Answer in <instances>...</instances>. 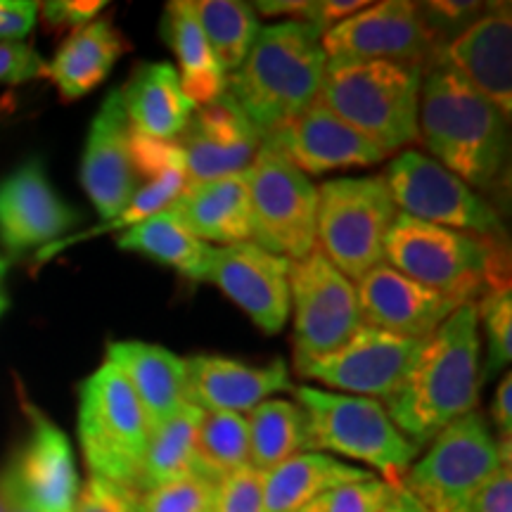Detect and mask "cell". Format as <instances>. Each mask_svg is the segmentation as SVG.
Wrapping results in <instances>:
<instances>
[{"label":"cell","mask_w":512,"mask_h":512,"mask_svg":"<svg viewBox=\"0 0 512 512\" xmlns=\"http://www.w3.org/2000/svg\"><path fill=\"white\" fill-rule=\"evenodd\" d=\"M482 384L477 306L463 304L425 339L411 375L384 408L403 437L420 448L451 422L477 411Z\"/></svg>","instance_id":"cell-1"},{"label":"cell","mask_w":512,"mask_h":512,"mask_svg":"<svg viewBox=\"0 0 512 512\" xmlns=\"http://www.w3.org/2000/svg\"><path fill=\"white\" fill-rule=\"evenodd\" d=\"M320 38L323 34L306 22L268 24L242 67L226 79V95L264 136L318 100L328 64Z\"/></svg>","instance_id":"cell-2"},{"label":"cell","mask_w":512,"mask_h":512,"mask_svg":"<svg viewBox=\"0 0 512 512\" xmlns=\"http://www.w3.org/2000/svg\"><path fill=\"white\" fill-rule=\"evenodd\" d=\"M418 133L437 162L467 185H491L508 159V119L444 64L422 74Z\"/></svg>","instance_id":"cell-3"},{"label":"cell","mask_w":512,"mask_h":512,"mask_svg":"<svg viewBox=\"0 0 512 512\" xmlns=\"http://www.w3.org/2000/svg\"><path fill=\"white\" fill-rule=\"evenodd\" d=\"M384 261L458 306L477 304L486 292L510 287L503 240L434 226L401 211L384 242Z\"/></svg>","instance_id":"cell-4"},{"label":"cell","mask_w":512,"mask_h":512,"mask_svg":"<svg viewBox=\"0 0 512 512\" xmlns=\"http://www.w3.org/2000/svg\"><path fill=\"white\" fill-rule=\"evenodd\" d=\"M422 69L384 60H328L318 102L384 155L420 140Z\"/></svg>","instance_id":"cell-5"},{"label":"cell","mask_w":512,"mask_h":512,"mask_svg":"<svg viewBox=\"0 0 512 512\" xmlns=\"http://www.w3.org/2000/svg\"><path fill=\"white\" fill-rule=\"evenodd\" d=\"M294 394L306 415V448L366 463L384 482L401 486L420 448L403 437L382 401L313 387H294Z\"/></svg>","instance_id":"cell-6"},{"label":"cell","mask_w":512,"mask_h":512,"mask_svg":"<svg viewBox=\"0 0 512 512\" xmlns=\"http://www.w3.org/2000/svg\"><path fill=\"white\" fill-rule=\"evenodd\" d=\"M396 209L382 176L325 181L318 188L316 249L339 273L361 280L384 261Z\"/></svg>","instance_id":"cell-7"},{"label":"cell","mask_w":512,"mask_h":512,"mask_svg":"<svg viewBox=\"0 0 512 512\" xmlns=\"http://www.w3.org/2000/svg\"><path fill=\"white\" fill-rule=\"evenodd\" d=\"M150 434V422L117 366L102 363L83 380L79 441L93 477L136 489Z\"/></svg>","instance_id":"cell-8"},{"label":"cell","mask_w":512,"mask_h":512,"mask_svg":"<svg viewBox=\"0 0 512 512\" xmlns=\"http://www.w3.org/2000/svg\"><path fill=\"white\" fill-rule=\"evenodd\" d=\"M505 465L501 448L482 413H467L430 441L401 479L430 512H467L477 491Z\"/></svg>","instance_id":"cell-9"},{"label":"cell","mask_w":512,"mask_h":512,"mask_svg":"<svg viewBox=\"0 0 512 512\" xmlns=\"http://www.w3.org/2000/svg\"><path fill=\"white\" fill-rule=\"evenodd\" d=\"M252 238L268 252L299 261L316 249L318 188L283 150L264 138L247 169Z\"/></svg>","instance_id":"cell-10"},{"label":"cell","mask_w":512,"mask_h":512,"mask_svg":"<svg viewBox=\"0 0 512 512\" xmlns=\"http://www.w3.org/2000/svg\"><path fill=\"white\" fill-rule=\"evenodd\" d=\"M290 302H294V370L299 375L342 349L363 328L356 285L318 249L290 261Z\"/></svg>","instance_id":"cell-11"},{"label":"cell","mask_w":512,"mask_h":512,"mask_svg":"<svg viewBox=\"0 0 512 512\" xmlns=\"http://www.w3.org/2000/svg\"><path fill=\"white\" fill-rule=\"evenodd\" d=\"M382 178L392 192L396 209L411 219L484 238H505L496 209L437 159L418 150H403L389 162Z\"/></svg>","instance_id":"cell-12"},{"label":"cell","mask_w":512,"mask_h":512,"mask_svg":"<svg viewBox=\"0 0 512 512\" xmlns=\"http://www.w3.org/2000/svg\"><path fill=\"white\" fill-rule=\"evenodd\" d=\"M328 60H384L434 67L439 46L418 3L384 0L335 24L320 38Z\"/></svg>","instance_id":"cell-13"},{"label":"cell","mask_w":512,"mask_h":512,"mask_svg":"<svg viewBox=\"0 0 512 512\" xmlns=\"http://www.w3.org/2000/svg\"><path fill=\"white\" fill-rule=\"evenodd\" d=\"M422 344L425 342L363 325L342 349L313 363L302 377L342 389L351 396H368L389 403L411 375Z\"/></svg>","instance_id":"cell-14"},{"label":"cell","mask_w":512,"mask_h":512,"mask_svg":"<svg viewBox=\"0 0 512 512\" xmlns=\"http://www.w3.org/2000/svg\"><path fill=\"white\" fill-rule=\"evenodd\" d=\"M259 325L266 335L285 328L290 316V261L256 242L216 247L204 275Z\"/></svg>","instance_id":"cell-15"},{"label":"cell","mask_w":512,"mask_h":512,"mask_svg":"<svg viewBox=\"0 0 512 512\" xmlns=\"http://www.w3.org/2000/svg\"><path fill=\"white\" fill-rule=\"evenodd\" d=\"M264 133L226 93L209 105L195 107L188 126L174 138L183 155L188 185L242 174L252 166Z\"/></svg>","instance_id":"cell-16"},{"label":"cell","mask_w":512,"mask_h":512,"mask_svg":"<svg viewBox=\"0 0 512 512\" xmlns=\"http://www.w3.org/2000/svg\"><path fill=\"white\" fill-rule=\"evenodd\" d=\"M81 223V214L57 195L38 159L0 181V245L17 256L48 247Z\"/></svg>","instance_id":"cell-17"},{"label":"cell","mask_w":512,"mask_h":512,"mask_svg":"<svg viewBox=\"0 0 512 512\" xmlns=\"http://www.w3.org/2000/svg\"><path fill=\"white\" fill-rule=\"evenodd\" d=\"M356 294L363 325L418 342L430 339L458 309L444 294L415 283L387 264L363 275Z\"/></svg>","instance_id":"cell-18"},{"label":"cell","mask_w":512,"mask_h":512,"mask_svg":"<svg viewBox=\"0 0 512 512\" xmlns=\"http://www.w3.org/2000/svg\"><path fill=\"white\" fill-rule=\"evenodd\" d=\"M81 185L100 214V223L117 219L136 195L138 174L128 152V117L121 91L107 93L95 114L81 162Z\"/></svg>","instance_id":"cell-19"},{"label":"cell","mask_w":512,"mask_h":512,"mask_svg":"<svg viewBox=\"0 0 512 512\" xmlns=\"http://www.w3.org/2000/svg\"><path fill=\"white\" fill-rule=\"evenodd\" d=\"M453 69L505 119L512 112V15L496 3L441 50L437 62Z\"/></svg>","instance_id":"cell-20"},{"label":"cell","mask_w":512,"mask_h":512,"mask_svg":"<svg viewBox=\"0 0 512 512\" xmlns=\"http://www.w3.org/2000/svg\"><path fill=\"white\" fill-rule=\"evenodd\" d=\"M268 138L306 176L354 169V166H373L387 157L380 147L370 143L366 136H361L356 128H351L318 100Z\"/></svg>","instance_id":"cell-21"},{"label":"cell","mask_w":512,"mask_h":512,"mask_svg":"<svg viewBox=\"0 0 512 512\" xmlns=\"http://www.w3.org/2000/svg\"><path fill=\"white\" fill-rule=\"evenodd\" d=\"M185 399L202 411L249 413L275 392H294L283 358L268 366H249L226 356L200 354L185 358Z\"/></svg>","instance_id":"cell-22"},{"label":"cell","mask_w":512,"mask_h":512,"mask_svg":"<svg viewBox=\"0 0 512 512\" xmlns=\"http://www.w3.org/2000/svg\"><path fill=\"white\" fill-rule=\"evenodd\" d=\"M31 434L10 463L22 503L36 512H72L81 482L67 434L46 415L31 411Z\"/></svg>","instance_id":"cell-23"},{"label":"cell","mask_w":512,"mask_h":512,"mask_svg":"<svg viewBox=\"0 0 512 512\" xmlns=\"http://www.w3.org/2000/svg\"><path fill=\"white\" fill-rule=\"evenodd\" d=\"M174 219L202 242L223 247L252 238V202L247 171L207 183L185 185L181 195L166 207Z\"/></svg>","instance_id":"cell-24"},{"label":"cell","mask_w":512,"mask_h":512,"mask_svg":"<svg viewBox=\"0 0 512 512\" xmlns=\"http://www.w3.org/2000/svg\"><path fill=\"white\" fill-rule=\"evenodd\" d=\"M107 358L126 377L150 422V430L162 427L188 403V368L185 358L176 356L174 351L147 342H112L107 347Z\"/></svg>","instance_id":"cell-25"},{"label":"cell","mask_w":512,"mask_h":512,"mask_svg":"<svg viewBox=\"0 0 512 512\" xmlns=\"http://www.w3.org/2000/svg\"><path fill=\"white\" fill-rule=\"evenodd\" d=\"M121 98L128 126L157 140H174L195 112L181 88L178 69L169 62L138 64Z\"/></svg>","instance_id":"cell-26"},{"label":"cell","mask_w":512,"mask_h":512,"mask_svg":"<svg viewBox=\"0 0 512 512\" xmlns=\"http://www.w3.org/2000/svg\"><path fill=\"white\" fill-rule=\"evenodd\" d=\"M128 50L126 38L100 19L74 29L48 62V76L64 100H79L100 86Z\"/></svg>","instance_id":"cell-27"},{"label":"cell","mask_w":512,"mask_h":512,"mask_svg":"<svg viewBox=\"0 0 512 512\" xmlns=\"http://www.w3.org/2000/svg\"><path fill=\"white\" fill-rule=\"evenodd\" d=\"M164 38L181 62V88L195 107L209 105L226 93L228 74L211 53L192 0H174L164 12Z\"/></svg>","instance_id":"cell-28"},{"label":"cell","mask_w":512,"mask_h":512,"mask_svg":"<svg viewBox=\"0 0 512 512\" xmlns=\"http://www.w3.org/2000/svg\"><path fill=\"white\" fill-rule=\"evenodd\" d=\"M370 477V470L351 467L325 453H299L264 475V512H299L335 486Z\"/></svg>","instance_id":"cell-29"},{"label":"cell","mask_w":512,"mask_h":512,"mask_svg":"<svg viewBox=\"0 0 512 512\" xmlns=\"http://www.w3.org/2000/svg\"><path fill=\"white\" fill-rule=\"evenodd\" d=\"M117 245L126 252L145 254L147 259L176 268L192 280H204L216 252V247L190 235L166 209L126 228L117 238Z\"/></svg>","instance_id":"cell-30"},{"label":"cell","mask_w":512,"mask_h":512,"mask_svg":"<svg viewBox=\"0 0 512 512\" xmlns=\"http://www.w3.org/2000/svg\"><path fill=\"white\" fill-rule=\"evenodd\" d=\"M202 413V408L185 403L174 418L166 420L157 430H152L136 482L138 494L197 472L195 437Z\"/></svg>","instance_id":"cell-31"},{"label":"cell","mask_w":512,"mask_h":512,"mask_svg":"<svg viewBox=\"0 0 512 512\" xmlns=\"http://www.w3.org/2000/svg\"><path fill=\"white\" fill-rule=\"evenodd\" d=\"M249 465L271 472L306 448V415L297 403L266 399L247 415Z\"/></svg>","instance_id":"cell-32"},{"label":"cell","mask_w":512,"mask_h":512,"mask_svg":"<svg viewBox=\"0 0 512 512\" xmlns=\"http://www.w3.org/2000/svg\"><path fill=\"white\" fill-rule=\"evenodd\" d=\"M192 8L223 72L228 76L238 72L261 31L252 5L240 0H192Z\"/></svg>","instance_id":"cell-33"},{"label":"cell","mask_w":512,"mask_h":512,"mask_svg":"<svg viewBox=\"0 0 512 512\" xmlns=\"http://www.w3.org/2000/svg\"><path fill=\"white\" fill-rule=\"evenodd\" d=\"M195 467L204 477H223L249 467L247 418L240 413L204 411L195 437Z\"/></svg>","instance_id":"cell-34"},{"label":"cell","mask_w":512,"mask_h":512,"mask_svg":"<svg viewBox=\"0 0 512 512\" xmlns=\"http://www.w3.org/2000/svg\"><path fill=\"white\" fill-rule=\"evenodd\" d=\"M477 318L484 323L486 332V377L501 373L512 358V294L510 287L486 292L475 304Z\"/></svg>","instance_id":"cell-35"},{"label":"cell","mask_w":512,"mask_h":512,"mask_svg":"<svg viewBox=\"0 0 512 512\" xmlns=\"http://www.w3.org/2000/svg\"><path fill=\"white\" fill-rule=\"evenodd\" d=\"M214 479L192 472L176 482L140 494V512H209L216 494Z\"/></svg>","instance_id":"cell-36"},{"label":"cell","mask_w":512,"mask_h":512,"mask_svg":"<svg viewBox=\"0 0 512 512\" xmlns=\"http://www.w3.org/2000/svg\"><path fill=\"white\" fill-rule=\"evenodd\" d=\"M394 491V484L373 475L363 482L335 486L313 498L299 512H382L384 505L392 501Z\"/></svg>","instance_id":"cell-37"},{"label":"cell","mask_w":512,"mask_h":512,"mask_svg":"<svg viewBox=\"0 0 512 512\" xmlns=\"http://www.w3.org/2000/svg\"><path fill=\"white\" fill-rule=\"evenodd\" d=\"M209 512H264V472L249 465L223 477Z\"/></svg>","instance_id":"cell-38"},{"label":"cell","mask_w":512,"mask_h":512,"mask_svg":"<svg viewBox=\"0 0 512 512\" xmlns=\"http://www.w3.org/2000/svg\"><path fill=\"white\" fill-rule=\"evenodd\" d=\"M72 512H140V494L131 486L88 477Z\"/></svg>","instance_id":"cell-39"},{"label":"cell","mask_w":512,"mask_h":512,"mask_svg":"<svg viewBox=\"0 0 512 512\" xmlns=\"http://www.w3.org/2000/svg\"><path fill=\"white\" fill-rule=\"evenodd\" d=\"M48 62L27 43H0V83H27L46 79Z\"/></svg>","instance_id":"cell-40"},{"label":"cell","mask_w":512,"mask_h":512,"mask_svg":"<svg viewBox=\"0 0 512 512\" xmlns=\"http://www.w3.org/2000/svg\"><path fill=\"white\" fill-rule=\"evenodd\" d=\"M38 8H43L41 12L48 27L81 29L91 24V19L105 8V3L100 0H55V3L38 5Z\"/></svg>","instance_id":"cell-41"},{"label":"cell","mask_w":512,"mask_h":512,"mask_svg":"<svg viewBox=\"0 0 512 512\" xmlns=\"http://www.w3.org/2000/svg\"><path fill=\"white\" fill-rule=\"evenodd\" d=\"M38 3L31 0H0V43H19L34 29Z\"/></svg>","instance_id":"cell-42"},{"label":"cell","mask_w":512,"mask_h":512,"mask_svg":"<svg viewBox=\"0 0 512 512\" xmlns=\"http://www.w3.org/2000/svg\"><path fill=\"white\" fill-rule=\"evenodd\" d=\"M467 512H512V470L505 463L472 498Z\"/></svg>","instance_id":"cell-43"},{"label":"cell","mask_w":512,"mask_h":512,"mask_svg":"<svg viewBox=\"0 0 512 512\" xmlns=\"http://www.w3.org/2000/svg\"><path fill=\"white\" fill-rule=\"evenodd\" d=\"M491 418L498 430V448L505 463H510V437H512V375L505 373L503 382L498 384L494 403H491Z\"/></svg>","instance_id":"cell-44"},{"label":"cell","mask_w":512,"mask_h":512,"mask_svg":"<svg viewBox=\"0 0 512 512\" xmlns=\"http://www.w3.org/2000/svg\"><path fill=\"white\" fill-rule=\"evenodd\" d=\"M22 505V496H19L15 477H12L8 465L5 470H0V512H17Z\"/></svg>","instance_id":"cell-45"},{"label":"cell","mask_w":512,"mask_h":512,"mask_svg":"<svg viewBox=\"0 0 512 512\" xmlns=\"http://www.w3.org/2000/svg\"><path fill=\"white\" fill-rule=\"evenodd\" d=\"M382 512H430L425 510L422 505L415 501V498L408 494L406 489H401V486H396L392 501H389L387 505H384Z\"/></svg>","instance_id":"cell-46"},{"label":"cell","mask_w":512,"mask_h":512,"mask_svg":"<svg viewBox=\"0 0 512 512\" xmlns=\"http://www.w3.org/2000/svg\"><path fill=\"white\" fill-rule=\"evenodd\" d=\"M8 268H10V261L0 254V292H3V283H5V275H8ZM0 297H3V294H0Z\"/></svg>","instance_id":"cell-47"},{"label":"cell","mask_w":512,"mask_h":512,"mask_svg":"<svg viewBox=\"0 0 512 512\" xmlns=\"http://www.w3.org/2000/svg\"><path fill=\"white\" fill-rule=\"evenodd\" d=\"M5 309H8V299H5V297H0V316H3Z\"/></svg>","instance_id":"cell-48"},{"label":"cell","mask_w":512,"mask_h":512,"mask_svg":"<svg viewBox=\"0 0 512 512\" xmlns=\"http://www.w3.org/2000/svg\"><path fill=\"white\" fill-rule=\"evenodd\" d=\"M17 512H36V510H31V508H27V505H22V508H19Z\"/></svg>","instance_id":"cell-49"}]
</instances>
